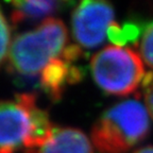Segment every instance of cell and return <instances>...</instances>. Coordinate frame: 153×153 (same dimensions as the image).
<instances>
[{"label":"cell","mask_w":153,"mask_h":153,"mask_svg":"<svg viewBox=\"0 0 153 153\" xmlns=\"http://www.w3.org/2000/svg\"><path fill=\"white\" fill-rule=\"evenodd\" d=\"M150 132V115L137 99L116 103L96 120L91 139L100 153H128Z\"/></svg>","instance_id":"obj_1"},{"label":"cell","mask_w":153,"mask_h":153,"mask_svg":"<svg viewBox=\"0 0 153 153\" xmlns=\"http://www.w3.org/2000/svg\"><path fill=\"white\" fill-rule=\"evenodd\" d=\"M68 45L65 24L60 19L49 17L34 29L13 38L7 61L16 74L35 76L49 63L62 56Z\"/></svg>","instance_id":"obj_2"},{"label":"cell","mask_w":153,"mask_h":153,"mask_svg":"<svg viewBox=\"0 0 153 153\" xmlns=\"http://www.w3.org/2000/svg\"><path fill=\"white\" fill-rule=\"evenodd\" d=\"M91 71L101 91L119 97L129 96L145 86L150 76L138 53L132 48L119 46H108L96 53L91 61Z\"/></svg>","instance_id":"obj_3"},{"label":"cell","mask_w":153,"mask_h":153,"mask_svg":"<svg viewBox=\"0 0 153 153\" xmlns=\"http://www.w3.org/2000/svg\"><path fill=\"white\" fill-rule=\"evenodd\" d=\"M114 17V9L108 0H80L71 15L76 44L86 49L100 46L108 36Z\"/></svg>","instance_id":"obj_4"},{"label":"cell","mask_w":153,"mask_h":153,"mask_svg":"<svg viewBox=\"0 0 153 153\" xmlns=\"http://www.w3.org/2000/svg\"><path fill=\"white\" fill-rule=\"evenodd\" d=\"M30 130V114L22 94L0 101V153H15L24 147Z\"/></svg>","instance_id":"obj_5"},{"label":"cell","mask_w":153,"mask_h":153,"mask_svg":"<svg viewBox=\"0 0 153 153\" xmlns=\"http://www.w3.org/2000/svg\"><path fill=\"white\" fill-rule=\"evenodd\" d=\"M80 79V70L63 55L49 63L39 74L42 87L53 101L62 98L66 85L76 83Z\"/></svg>","instance_id":"obj_6"},{"label":"cell","mask_w":153,"mask_h":153,"mask_svg":"<svg viewBox=\"0 0 153 153\" xmlns=\"http://www.w3.org/2000/svg\"><path fill=\"white\" fill-rule=\"evenodd\" d=\"M22 95L30 114V130L22 148L25 153H38L42 147L51 138L55 127L48 113L37 105L36 97L33 94L24 93Z\"/></svg>","instance_id":"obj_7"},{"label":"cell","mask_w":153,"mask_h":153,"mask_svg":"<svg viewBox=\"0 0 153 153\" xmlns=\"http://www.w3.org/2000/svg\"><path fill=\"white\" fill-rule=\"evenodd\" d=\"M38 153H95L91 139L80 129L55 127L51 138Z\"/></svg>","instance_id":"obj_8"},{"label":"cell","mask_w":153,"mask_h":153,"mask_svg":"<svg viewBox=\"0 0 153 153\" xmlns=\"http://www.w3.org/2000/svg\"><path fill=\"white\" fill-rule=\"evenodd\" d=\"M14 7V22H22L28 19H38L42 17L49 18L54 13L63 0H7Z\"/></svg>","instance_id":"obj_9"},{"label":"cell","mask_w":153,"mask_h":153,"mask_svg":"<svg viewBox=\"0 0 153 153\" xmlns=\"http://www.w3.org/2000/svg\"><path fill=\"white\" fill-rule=\"evenodd\" d=\"M143 33L141 27L135 22H127L121 25L114 22L108 30V38L115 46L126 47L128 44L138 45Z\"/></svg>","instance_id":"obj_10"},{"label":"cell","mask_w":153,"mask_h":153,"mask_svg":"<svg viewBox=\"0 0 153 153\" xmlns=\"http://www.w3.org/2000/svg\"><path fill=\"white\" fill-rule=\"evenodd\" d=\"M138 47L143 63L153 70V22L145 27Z\"/></svg>","instance_id":"obj_11"},{"label":"cell","mask_w":153,"mask_h":153,"mask_svg":"<svg viewBox=\"0 0 153 153\" xmlns=\"http://www.w3.org/2000/svg\"><path fill=\"white\" fill-rule=\"evenodd\" d=\"M11 32L10 27L3 13L0 10V66L7 60L10 46H11Z\"/></svg>","instance_id":"obj_12"},{"label":"cell","mask_w":153,"mask_h":153,"mask_svg":"<svg viewBox=\"0 0 153 153\" xmlns=\"http://www.w3.org/2000/svg\"><path fill=\"white\" fill-rule=\"evenodd\" d=\"M143 88H145V105L150 117L153 119V76H151L147 81Z\"/></svg>","instance_id":"obj_13"},{"label":"cell","mask_w":153,"mask_h":153,"mask_svg":"<svg viewBox=\"0 0 153 153\" xmlns=\"http://www.w3.org/2000/svg\"><path fill=\"white\" fill-rule=\"evenodd\" d=\"M132 153H153V146L152 145H148V146L139 147Z\"/></svg>","instance_id":"obj_14"}]
</instances>
